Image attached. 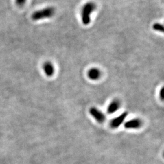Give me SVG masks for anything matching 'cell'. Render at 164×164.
Instances as JSON below:
<instances>
[{
    "instance_id": "cell-1",
    "label": "cell",
    "mask_w": 164,
    "mask_h": 164,
    "mask_svg": "<svg viewBox=\"0 0 164 164\" xmlns=\"http://www.w3.org/2000/svg\"><path fill=\"white\" fill-rule=\"evenodd\" d=\"M96 9L95 4L93 2H89L85 4L82 9L81 17L82 21L84 25H88L91 21L90 15Z\"/></svg>"
},
{
    "instance_id": "cell-8",
    "label": "cell",
    "mask_w": 164,
    "mask_h": 164,
    "mask_svg": "<svg viewBox=\"0 0 164 164\" xmlns=\"http://www.w3.org/2000/svg\"><path fill=\"white\" fill-rule=\"evenodd\" d=\"M120 105L119 102L118 100H113L108 107V113L109 114H113L114 112L117 111Z\"/></svg>"
},
{
    "instance_id": "cell-3",
    "label": "cell",
    "mask_w": 164,
    "mask_h": 164,
    "mask_svg": "<svg viewBox=\"0 0 164 164\" xmlns=\"http://www.w3.org/2000/svg\"><path fill=\"white\" fill-rule=\"evenodd\" d=\"M89 113L97 121H99L100 123L103 122L105 120L104 114L96 108H91L89 109Z\"/></svg>"
},
{
    "instance_id": "cell-6",
    "label": "cell",
    "mask_w": 164,
    "mask_h": 164,
    "mask_svg": "<svg viewBox=\"0 0 164 164\" xmlns=\"http://www.w3.org/2000/svg\"><path fill=\"white\" fill-rule=\"evenodd\" d=\"M88 76L91 80H98L101 76V72L97 68H91L88 72Z\"/></svg>"
},
{
    "instance_id": "cell-9",
    "label": "cell",
    "mask_w": 164,
    "mask_h": 164,
    "mask_svg": "<svg viewBox=\"0 0 164 164\" xmlns=\"http://www.w3.org/2000/svg\"><path fill=\"white\" fill-rule=\"evenodd\" d=\"M153 28L155 30H157V31H159V32H163V26L162 24H161L160 23L154 24V25L153 26Z\"/></svg>"
},
{
    "instance_id": "cell-7",
    "label": "cell",
    "mask_w": 164,
    "mask_h": 164,
    "mask_svg": "<svg viewBox=\"0 0 164 164\" xmlns=\"http://www.w3.org/2000/svg\"><path fill=\"white\" fill-rule=\"evenodd\" d=\"M43 69L47 77H51L54 73V65L49 62H46L43 65Z\"/></svg>"
},
{
    "instance_id": "cell-4",
    "label": "cell",
    "mask_w": 164,
    "mask_h": 164,
    "mask_svg": "<svg viewBox=\"0 0 164 164\" xmlns=\"http://www.w3.org/2000/svg\"><path fill=\"white\" fill-rule=\"evenodd\" d=\"M127 115H128L127 113L125 112L121 114V115H119L118 117L114 119L111 123V127L113 128H117V127H119L121 124L124 122L125 118L127 116Z\"/></svg>"
},
{
    "instance_id": "cell-11",
    "label": "cell",
    "mask_w": 164,
    "mask_h": 164,
    "mask_svg": "<svg viewBox=\"0 0 164 164\" xmlns=\"http://www.w3.org/2000/svg\"><path fill=\"white\" fill-rule=\"evenodd\" d=\"M160 95H161V100H163V88H162L161 90V93H160Z\"/></svg>"
},
{
    "instance_id": "cell-5",
    "label": "cell",
    "mask_w": 164,
    "mask_h": 164,
    "mask_svg": "<svg viewBox=\"0 0 164 164\" xmlns=\"http://www.w3.org/2000/svg\"><path fill=\"white\" fill-rule=\"evenodd\" d=\"M141 125V121L139 119H132L127 121L125 124V127L127 129H137Z\"/></svg>"
},
{
    "instance_id": "cell-2",
    "label": "cell",
    "mask_w": 164,
    "mask_h": 164,
    "mask_svg": "<svg viewBox=\"0 0 164 164\" xmlns=\"http://www.w3.org/2000/svg\"><path fill=\"white\" fill-rule=\"evenodd\" d=\"M55 13V10L52 7H49L35 12L32 15V20L36 21L45 18L52 17Z\"/></svg>"
},
{
    "instance_id": "cell-10",
    "label": "cell",
    "mask_w": 164,
    "mask_h": 164,
    "mask_svg": "<svg viewBox=\"0 0 164 164\" xmlns=\"http://www.w3.org/2000/svg\"><path fill=\"white\" fill-rule=\"evenodd\" d=\"M26 3V0H16V3L18 5L22 6Z\"/></svg>"
}]
</instances>
